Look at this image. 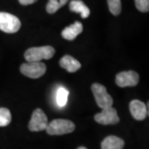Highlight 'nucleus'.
<instances>
[{
  "label": "nucleus",
  "instance_id": "obj_14",
  "mask_svg": "<svg viewBox=\"0 0 149 149\" xmlns=\"http://www.w3.org/2000/svg\"><path fill=\"white\" fill-rule=\"evenodd\" d=\"M68 0H49L47 5L46 7L47 12L50 14H53L65 4H66Z\"/></svg>",
  "mask_w": 149,
  "mask_h": 149
},
{
  "label": "nucleus",
  "instance_id": "obj_6",
  "mask_svg": "<svg viewBox=\"0 0 149 149\" xmlns=\"http://www.w3.org/2000/svg\"><path fill=\"white\" fill-rule=\"evenodd\" d=\"M48 125V118L42 109H37L32 114L31 120L28 124V128L32 132H39L46 130Z\"/></svg>",
  "mask_w": 149,
  "mask_h": 149
},
{
  "label": "nucleus",
  "instance_id": "obj_8",
  "mask_svg": "<svg viewBox=\"0 0 149 149\" xmlns=\"http://www.w3.org/2000/svg\"><path fill=\"white\" fill-rule=\"evenodd\" d=\"M95 120L103 125L116 124L119 122V118L118 116L117 110L112 107L103 109L102 111L95 114Z\"/></svg>",
  "mask_w": 149,
  "mask_h": 149
},
{
  "label": "nucleus",
  "instance_id": "obj_12",
  "mask_svg": "<svg viewBox=\"0 0 149 149\" xmlns=\"http://www.w3.org/2000/svg\"><path fill=\"white\" fill-rule=\"evenodd\" d=\"M124 141L116 136H108L102 141L101 149H123Z\"/></svg>",
  "mask_w": 149,
  "mask_h": 149
},
{
  "label": "nucleus",
  "instance_id": "obj_11",
  "mask_svg": "<svg viewBox=\"0 0 149 149\" xmlns=\"http://www.w3.org/2000/svg\"><path fill=\"white\" fill-rule=\"evenodd\" d=\"M82 31H83L82 23L80 22H75L74 23L70 25L69 27L65 28L61 32V36L66 40L72 41V40L75 39V37L78 35H80Z\"/></svg>",
  "mask_w": 149,
  "mask_h": 149
},
{
  "label": "nucleus",
  "instance_id": "obj_7",
  "mask_svg": "<svg viewBox=\"0 0 149 149\" xmlns=\"http://www.w3.org/2000/svg\"><path fill=\"white\" fill-rule=\"evenodd\" d=\"M115 82L118 86L124 87H133L139 84V75L137 72L133 70L122 71L116 75Z\"/></svg>",
  "mask_w": 149,
  "mask_h": 149
},
{
  "label": "nucleus",
  "instance_id": "obj_2",
  "mask_svg": "<svg viewBox=\"0 0 149 149\" xmlns=\"http://www.w3.org/2000/svg\"><path fill=\"white\" fill-rule=\"evenodd\" d=\"M74 128L75 125L70 120L57 118L48 123L46 130L47 133L50 135H64L72 133Z\"/></svg>",
  "mask_w": 149,
  "mask_h": 149
},
{
  "label": "nucleus",
  "instance_id": "obj_1",
  "mask_svg": "<svg viewBox=\"0 0 149 149\" xmlns=\"http://www.w3.org/2000/svg\"><path fill=\"white\" fill-rule=\"evenodd\" d=\"M55 55V49L52 46H44L39 47L27 49L24 53V57L27 62L41 61L42 60H49Z\"/></svg>",
  "mask_w": 149,
  "mask_h": 149
},
{
  "label": "nucleus",
  "instance_id": "obj_10",
  "mask_svg": "<svg viewBox=\"0 0 149 149\" xmlns=\"http://www.w3.org/2000/svg\"><path fill=\"white\" fill-rule=\"evenodd\" d=\"M59 64L61 65V67L66 70L70 73H74L78 70H80L81 67V64L80 62L73 56H69V55L64 56L60 60Z\"/></svg>",
  "mask_w": 149,
  "mask_h": 149
},
{
  "label": "nucleus",
  "instance_id": "obj_16",
  "mask_svg": "<svg viewBox=\"0 0 149 149\" xmlns=\"http://www.w3.org/2000/svg\"><path fill=\"white\" fill-rule=\"evenodd\" d=\"M12 121L11 112L7 108H0V127L8 126Z\"/></svg>",
  "mask_w": 149,
  "mask_h": 149
},
{
  "label": "nucleus",
  "instance_id": "obj_17",
  "mask_svg": "<svg viewBox=\"0 0 149 149\" xmlns=\"http://www.w3.org/2000/svg\"><path fill=\"white\" fill-rule=\"evenodd\" d=\"M107 2H108L109 9L112 14L114 16L119 15L122 10L121 0H107Z\"/></svg>",
  "mask_w": 149,
  "mask_h": 149
},
{
  "label": "nucleus",
  "instance_id": "obj_15",
  "mask_svg": "<svg viewBox=\"0 0 149 149\" xmlns=\"http://www.w3.org/2000/svg\"><path fill=\"white\" fill-rule=\"evenodd\" d=\"M69 91L64 87H60L56 93V102L60 107H64L67 104Z\"/></svg>",
  "mask_w": 149,
  "mask_h": 149
},
{
  "label": "nucleus",
  "instance_id": "obj_9",
  "mask_svg": "<svg viewBox=\"0 0 149 149\" xmlns=\"http://www.w3.org/2000/svg\"><path fill=\"white\" fill-rule=\"evenodd\" d=\"M148 104L146 106L143 102L140 101L139 100H133L129 104V109L131 115L136 120L142 121L146 118L148 115Z\"/></svg>",
  "mask_w": 149,
  "mask_h": 149
},
{
  "label": "nucleus",
  "instance_id": "obj_19",
  "mask_svg": "<svg viewBox=\"0 0 149 149\" xmlns=\"http://www.w3.org/2000/svg\"><path fill=\"white\" fill-rule=\"evenodd\" d=\"M37 0H18V2L21 3L22 5H29L36 3Z\"/></svg>",
  "mask_w": 149,
  "mask_h": 149
},
{
  "label": "nucleus",
  "instance_id": "obj_13",
  "mask_svg": "<svg viewBox=\"0 0 149 149\" xmlns=\"http://www.w3.org/2000/svg\"><path fill=\"white\" fill-rule=\"evenodd\" d=\"M70 10L74 13H80L82 18H86L91 14L89 8L81 0H72L70 3Z\"/></svg>",
  "mask_w": 149,
  "mask_h": 149
},
{
  "label": "nucleus",
  "instance_id": "obj_3",
  "mask_svg": "<svg viewBox=\"0 0 149 149\" xmlns=\"http://www.w3.org/2000/svg\"><path fill=\"white\" fill-rule=\"evenodd\" d=\"M91 91L95 96L96 104L100 109H105L112 107L113 100L111 95H109L107 92L106 88L101 84L94 83L91 85Z\"/></svg>",
  "mask_w": 149,
  "mask_h": 149
},
{
  "label": "nucleus",
  "instance_id": "obj_18",
  "mask_svg": "<svg viewBox=\"0 0 149 149\" xmlns=\"http://www.w3.org/2000/svg\"><path fill=\"white\" fill-rule=\"evenodd\" d=\"M135 5L138 10L147 13L149 10V0H135Z\"/></svg>",
  "mask_w": 149,
  "mask_h": 149
},
{
  "label": "nucleus",
  "instance_id": "obj_5",
  "mask_svg": "<svg viewBox=\"0 0 149 149\" xmlns=\"http://www.w3.org/2000/svg\"><path fill=\"white\" fill-rule=\"evenodd\" d=\"M21 27V22L16 16L0 12V30L6 33H15Z\"/></svg>",
  "mask_w": 149,
  "mask_h": 149
},
{
  "label": "nucleus",
  "instance_id": "obj_20",
  "mask_svg": "<svg viewBox=\"0 0 149 149\" xmlns=\"http://www.w3.org/2000/svg\"><path fill=\"white\" fill-rule=\"evenodd\" d=\"M77 149H87L86 148H85V147H80V148H78Z\"/></svg>",
  "mask_w": 149,
  "mask_h": 149
},
{
  "label": "nucleus",
  "instance_id": "obj_4",
  "mask_svg": "<svg viewBox=\"0 0 149 149\" xmlns=\"http://www.w3.org/2000/svg\"><path fill=\"white\" fill-rule=\"evenodd\" d=\"M20 71L22 74L27 77L32 79H38L46 73L47 66L41 61H31L22 64L20 66Z\"/></svg>",
  "mask_w": 149,
  "mask_h": 149
}]
</instances>
